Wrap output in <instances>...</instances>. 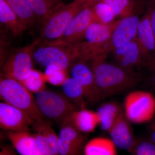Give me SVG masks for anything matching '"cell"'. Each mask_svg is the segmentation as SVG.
Instances as JSON below:
<instances>
[{"label": "cell", "instance_id": "obj_1", "mask_svg": "<svg viewBox=\"0 0 155 155\" xmlns=\"http://www.w3.org/2000/svg\"><path fill=\"white\" fill-rule=\"evenodd\" d=\"M94 84L87 101L97 103L132 88L140 81V77L134 71L123 69L104 61L91 62Z\"/></svg>", "mask_w": 155, "mask_h": 155}, {"label": "cell", "instance_id": "obj_2", "mask_svg": "<svg viewBox=\"0 0 155 155\" xmlns=\"http://www.w3.org/2000/svg\"><path fill=\"white\" fill-rule=\"evenodd\" d=\"M85 7V0H74L58 8L42 23L39 44L49 45L58 40L73 17Z\"/></svg>", "mask_w": 155, "mask_h": 155}, {"label": "cell", "instance_id": "obj_3", "mask_svg": "<svg viewBox=\"0 0 155 155\" xmlns=\"http://www.w3.org/2000/svg\"><path fill=\"white\" fill-rule=\"evenodd\" d=\"M0 97L3 102L24 111L34 120L44 118L32 93L19 81L1 75Z\"/></svg>", "mask_w": 155, "mask_h": 155}, {"label": "cell", "instance_id": "obj_4", "mask_svg": "<svg viewBox=\"0 0 155 155\" xmlns=\"http://www.w3.org/2000/svg\"><path fill=\"white\" fill-rule=\"evenodd\" d=\"M119 20L115 21L108 24L92 22L81 41L73 45L77 53L78 61H94L100 50L109 40Z\"/></svg>", "mask_w": 155, "mask_h": 155}, {"label": "cell", "instance_id": "obj_5", "mask_svg": "<svg viewBox=\"0 0 155 155\" xmlns=\"http://www.w3.org/2000/svg\"><path fill=\"white\" fill-rule=\"evenodd\" d=\"M39 110L46 119L62 124L72 114L78 110L64 96L45 89L35 94Z\"/></svg>", "mask_w": 155, "mask_h": 155}, {"label": "cell", "instance_id": "obj_6", "mask_svg": "<svg viewBox=\"0 0 155 155\" xmlns=\"http://www.w3.org/2000/svg\"><path fill=\"white\" fill-rule=\"evenodd\" d=\"M38 44L32 51L33 61L46 68L55 66L68 71L72 64L77 61V56L73 45H41Z\"/></svg>", "mask_w": 155, "mask_h": 155}, {"label": "cell", "instance_id": "obj_7", "mask_svg": "<svg viewBox=\"0 0 155 155\" xmlns=\"http://www.w3.org/2000/svg\"><path fill=\"white\" fill-rule=\"evenodd\" d=\"M123 107L124 114L130 123L149 122L155 115V97L148 92H130L125 97Z\"/></svg>", "mask_w": 155, "mask_h": 155}, {"label": "cell", "instance_id": "obj_8", "mask_svg": "<svg viewBox=\"0 0 155 155\" xmlns=\"http://www.w3.org/2000/svg\"><path fill=\"white\" fill-rule=\"evenodd\" d=\"M39 42L37 39L32 44L11 53L1 64V75L22 84L33 70L32 51Z\"/></svg>", "mask_w": 155, "mask_h": 155}, {"label": "cell", "instance_id": "obj_9", "mask_svg": "<svg viewBox=\"0 0 155 155\" xmlns=\"http://www.w3.org/2000/svg\"><path fill=\"white\" fill-rule=\"evenodd\" d=\"M140 19L137 15H131L119 20L110 37L100 50L95 61H104L110 53L136 38Z\"/></svg>", "mask_w": 155, "mask_h": 155}, {"label": "cell", "instance_id": "obj_10", "mask_svg": "<svg viewBox=\"0 0 155 155\" xmlns=\"http://www.w3.org/2000/svg\"><path fill=\"white\" fill-rule=\"evenodd\" d=\"M94 21L93 7H85L73 17L61 37L48 45L69 46L78 43L83 38L89 25Z\"/></svg>", "mask_w": 155, "mask_h": 155}, {"label": "cell", "instance_id": "obj_11", "mask_svg": "<svg viewBox=\"0 0 155 155\" xmlns=\"http://www.w3.org/2000/svg\"><path fill=\"white\" fill-rule=\"evenodd\" d=\"M87 137L79 132L68 118L62 123L58 135V150L59 155H83Z\"/></svg>", "mask_w": 155, "mask_h": 155}, {"label": "cell", "instance_id": "obj_12", "mask_svg": "<svg viewBox=\"0 0 155 155\" xmlns=\"http://www.w3.org/2000/svg\"><path fill=\"white\" fill-rule=\"evenodd\" d=\"M34 121L24 111L7 103H0V126L13 132H30Z\"/></svg>", "mask_w": 155, "mask_h": 155}, {"label": "cell", "instance_id": "obj_13", "mask_svg": "<svg viewBox=\"0 0 155 155\" xmlns=\"http://www.w3.org/2000/svg\"><path fill=\"white\" fill-rule=\"evenodd\" d=\"M33 135L38 144L45 155H59L58 135L50 121L45 118L34 120L31 126Z\"/></svg>", "mask_w": 155, "mask_h": 155}, {"label": "cell", "instance_id": "obj_14", "mask_svg": "<svg viewBox=\"0 0 155 155\" xmlns=\"http://www.w3.org/2000/svg\"><path fill=\"white\" fill-rule=\"evenodd\" d=\"M130 122L122 111L116 122L108 131L110 139L116 147L131 151L137 139L134 137Z\"/></svg>", "mask_w": 155, "mask_h": 155}, {"label": "cell", "instance_id": "obj_15", "mask_svg": "<svg viewBox=\"0 0 155 155\" xmlns=\"http://www.w3.org/2000/svg\"><path fill=\"white\" fill-rule=\"evenodd\" d=\"M136 40L140 50L143 64L147 66L155 56V38L147 14L140 21Z\"/></svg>", "mask_w": 155, "mask_h": 155}, {"label": "cell", "instance_id": "obj_16", "mask_svg": "<svg viewBox=\"0 0 155 155\" xmlns=\"http://www.w3.org/2000/svg\"><path fill=\"white\" fill-rule=\"evenodd\" d=\"M113 53L117 65L123 69L133 71L137 66L143 65L136 39L116 49Z\"/></svg>", "mask_w": 155, "mask_h": 155}, {"label": "cell", "instance_id": "obj_17", "mask_svg": "<svg viewBox=\"0 0 155 155\" xmlns=\"http://www.w3.org/2000/svg\"><path fill=\"white\" fill-rule=\"evenodd\" d=\"M7 136L12 145L20 155H45L30 132L8 131Z\"/></svg>", "mask_w": 155, "mask_h": 155}, {"label": "cell", "instance_id": "obj_18", "mask_svg": "<svg viewBox=\"0 0 155 155\" xmlns=\"http://www.w3.org/2000/svg\"><path fill=\"white\" fill-rule=\"evenodd\" d=\"M68 72L70 77L80 84L83 87L85 98L87 101L90 97L94 84V74L92 67L84 61H75L69 67Z\"/></svg>", "mask_w": 155, "mask_h": 155}, {"label": "cell", "instance_id": "obj_19", "mask_svg": "<svg viewBox=\"0 0 155 155\" xmlns=\"http://www.w3.org/2000/svg\"><path fill=\"white\" fill-rule=\"evenodd\" d=\"M68 119L78 131L84 134L94 131L99 123L97 112L85 108L74 111Z\"/></svg>", "mask_w": 155, "mask_h": 155}, {"label": "cell", "instance_id": "obj_20", "mask_svg": "<svg viewBox=\"0 0 155 155\" xmlns=\"http://www.w3.org/2000/svg\"><path fill=\"white\" fill-rule=\"evenodd\" d=\"M0 22L15 37L22 35L27 29L5 0H0Z\"/></svg>", "mask_w": 155, "mask_h": 155}, {"label": "cell", "instance_id": "obj_21", "mask_svg": "<svg viewBox=\"0 0 155 155\" xmlns=\"http://www.w3.org/2000/svg\"><path fill=\"white\" fill-rule=\"evenodd\" d=\"M123 111L121 106L116 102H107L101 105L96 111L101 129L109 131Z\"/></svg>", "mask_w": 155, "mask_h": 155}, {"label": "cell", "instance_id": "obj_22", "mask_svg": "<svg viewBox=\"0 0 155 155\" xmlns=\"http://www.w3.org/2000/svg\"><path fill=\"white\" fill-rule=\"evenodd\" d=\"M63 94L78 109H85V93L83 87L75 79L68 77L62 85Z\"/></svg>", "mask_w": 155, "mask_h": 155}, {"label": "cell", "instance_id": "obj_23", "mask_svg": "<svg viewBox=\"0 0 155 155\" xmlns=\"http://www.w3.org/2000/svg\"><path fill=\"white\" fill-rule=\"evenodd\" d=\"M42 24L58 8L64 4L62 0H25Z\"/></svg>", "mask_w": 155, "mask_h": 155}, {"label": "cell", "instance_id": "obj_24", "mask_svg": "<svg viewBox=\"0 0 155 155\" xmlns=\"http://www.w3.org/2000/svg\"><path fill=\"white\" fill-rule=\"evenodd\" d=\"M116 147L110 139L96 137L87 143L84 155H117Z\"/></svg>", "mask_w": 155, "mask_h": 155}, {"label": "cell", "instance_id": "obj_25", "mask_svg": "<svg viewBox=\"0 0 155 155\" xmlns=\"http://www.w3.org/2000/svg\"><path fill=\"white\" fill-rule=\"evenodd\" d=\"M5 1L26 28L34 26L37 22L35 14L25 0Z\"/></svg>", "mask_w": 155, "mask_h": 155}, {"label": "cell", "instance_id": "obj_26", "mask_svg": "<svg viewBox=\"0 0 155 155\" xmlns=\"http://www.w3.org/2000/svg\"><path fill=\"white\" fill-rule=\"evenodd\" d=\"M94 14V22L104 24H108L114 22L116 15L110 6L108 4L101 2L93 7Z\"/></svg>", "mask_w": 155, "mask_h": 155}, {"label": "cell", "instance_id": "obj_27", "mask_svg": "<svg viewBox=\"0 0 155 155\" xmlns=\"http://www.w3.org/2000/svg\"><path fill=\"white\" fill-rule=\"evenodd\" d=\"M102 2L110 6L116 17H120L122 19L133 15V0H104Z\"/></svg>", "mask_w": 155, "mask_h": 155}, {"label": "cell", "instance_id": "obj_28", "mask_svg": "<svg viewBox=\"0 0 155 155\" xmlns=\"http://www.w3.org/2000/svg\"><path fill=\"white\" fill-rule=\"evenodd\" d=\"M46 81L45 74L33 69L22 84L31 92L36 94L45 89V83Z\"/></svg>", "mask_w": 155, "mask_h": 155}, {"label": "cell", "instance_id": "obj_29", "mask_svg": "<svg viewBox=\"0 0 155 155\" xmlns=\"http://www.w3.org/2000/svg\"><path fill=\"white\" fill-rule=\"evenodd\" d=\"M67 71L61 70L55 66H49L46 68L44 73L47 81L56 86H62L67 77Z\"/></svg>", "mask_w": 155, "mask_h": 155}, {"label": "cell", "instance_id": "obj_30", "mask_svg": "<svg viewBox=\"0 0 155 155\" xmlns=\"http://www.w3.org/2000/svg\"><path fill=\"white\" fill-rule=\"evenodd\" d=\"M130 155H155V144L149 138L137 139Z\"/></svg>", "mask_w": 155, "mask_h": 155}, {"label": "cell", "instance_id": "obj_31", "mask_svg": "<svg viewBox=\"0 0 155 155\" xmlns=\"http://www.w3.org/2000/svg\"><path fill=\"white\" fill-rule=\"evenodd\" d=\"M150 7L147 13L150 23L155 38V0H151Z\"/></svg>", "mask_w": 155, "mask_h": 155}, {"label": "cell", "instance_id": "obj_32", "mask_svg": "<svg viewBox=\"0 0 155 155\" xmlns=\"http://www.w3.org/2000/svg\"><path fill=\"white\" fill-rule=\"evenodd\" d=\"M16 150L13 145L2 147L0 155H17Z\"/></svg>", "mask_w": 155, "mask_h": 155}, {"label": "cell", "instance_id": "obj_33", "mask_svg": "<svg viewBox=\"0 0 155 155\" xmlns=\"http://www.w3.org/2000/svg\"><path fill=\"white\" fill-rule=\"evenodd\" d=\"M104 1V0H85V7H93L96 4Z\"/></svg>", "mask_w": 155, "mask_h": 155}, {"label": "cell", "instance_id": "obj_34", "mask_svg": "<svg viewBox=\"0 0 155 155\" xmlns=\"http://www.w3.org/2000/svg\"><path fill=\"white\" fill-rule=\"evenodd\" d=\"M149 128L148 138L155 144V128Z\"/></svg>", "mask_w": 155, "mask_h": 155}, {"label": "cell", "instance_id": "obj_35", "mask_svg": "<svg viewBox=\"0 0 155 155\" xmlns=\"http://www.w3.org/2000/svg\"><path fill=\"white\" fill-rule=\"evenodd\" d=\"M147 67L152 71L153 73H155V56L151 62L147 65Z\"/></svg>", "mask_w": 155, "mask_h": 155}, {"label": "cell", "instance_id": "obj_36", "mask_svg": "<svg viewBox=\"0 0 155 155\" xmlns=\"http://www.w3.org/2000/svg\"><path fill=\"white\" fill-rule=\"evenodd\" d=\"M151 82L153 88L155 90V73H153V75L151 78Z\"/></svg>", "mask_w": 155, "mask_h": 155}, {"label": "cell", "instance_id": "obj_37", "mask_svg": "<svg viewBox=\"0 0 155 155\" xmlns=\"http://www.w3.org/2000/svg\"><path fill=\"white\" fill-rule=\"evenodd\" d=\"M148 127L151 128H155V119L151 122Z\"/></svg>", "mask_w": 155, "mask_h": 155}]
</instances>
